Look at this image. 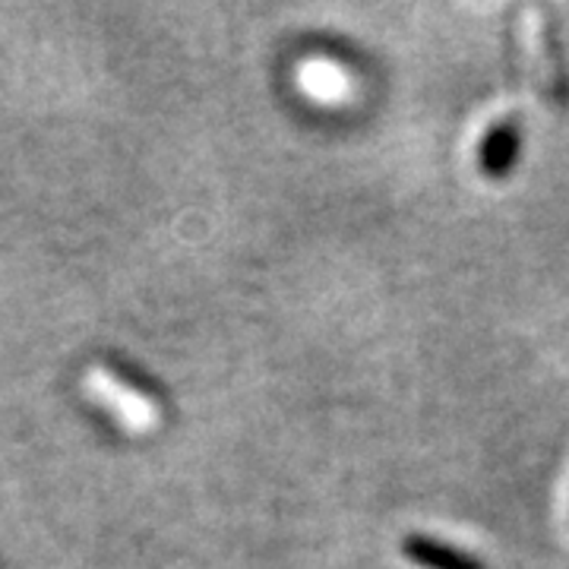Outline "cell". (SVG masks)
Segmentation results:
<instances>
[{
	"label": "cell",
	"mask_w": 569,
	"mask_h": 569,
	"mask_svg": "<svg viewBox=\"0 0 569 569\" xmlns=\"http://www.w3.org/2000/svg\"><path fill=\"white\" fill-rule=\"evenodd\" d=\"M86 389L99 402H104V408H111L118 415V421L130 427V430H146V427L156 425V408H152V402L142 399L140 392H133V389L118 383V377H111L104 370H92L86 377Z\"/></svg>",
	"instance_id": "6da1fadb"
},
{
	"label": "cell",
	"mask_w": 569,
	"mask_h": 569,
	"mask_svg": "<svg viewBox=\"0 0 569 569\" xmlns=\"http://www.w3.org/2000/svg\"><path fill=\"white\" fill-rule=\"evenodd\" d=\"M519 146H522L519 127L509 121L497 123L485 137V142H481V168L488 174H493V178L507 174L509 168L516 164V159H519Z\"/></svg>",
	"instance_id": "7a4b0ae2"
},
{
	"label": "cell",
	"mask_w": 569,
	"mask_h": 569,
	"mask_svg": "<svg viewBox=\"0 0 569 569\" xmlns=\"http://www.w3.org/2000/svg\"><path fill=\"white\" fill-rule=\"evenodd\" d=\"M406 553L408 560H415V563L430 569H481L471 557L447 548V545H437L430 538H408Z\"/></svg>",
	"instance_id": "3957f363"
}]
</instances>
